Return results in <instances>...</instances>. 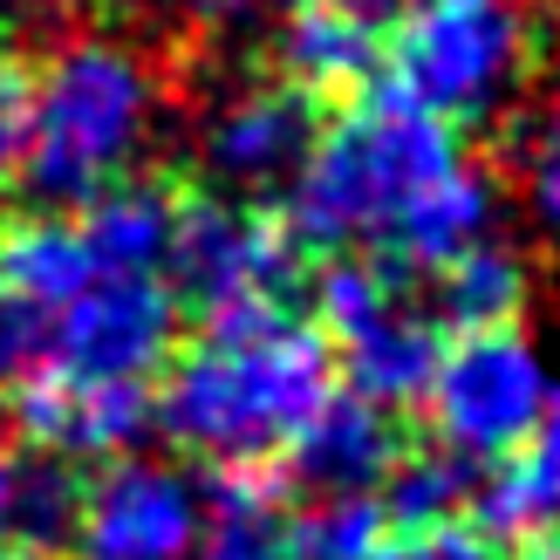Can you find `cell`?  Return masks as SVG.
Returning <instances> with one entry per match:
<instances>
[{"instance_id": "1", "label": "cell", "mask_w": 560, "mask_h": 560, "mask_svg": "<svg viewBox=\"0 0 560 560\" xmlns=\"http://www.w3.org/2000/svg\"><path fill=\"white\" fill-rule=\"evenodd\" d=\"M335 383V349L301 307H246L172 349L151 383V424L206 471L280 465Z\"/></svg>"}, {"instance_id": "2", "label": "cell", "mask_w": 560, "mask_h": 560, "mask_svg": "<svg viewBox=\"0 0 560 560\" xmlns=\"http://www.w3.org/2000/svg\"><path fill=\"white\" fill-rule=\"evenodd\" d=\"M452 172H465V130L376 75L370 90L328 103L280 219L307 254H383Z\"/></svg>"}, {"instance_id": "3", "label": "cell", "mask_w": 560, "mask_h": 560, "mask_svg": "<svg viewBox=\"0 0 560 560\" xmlns=\"http://www.w3.org/2000/svg\"><path fill=\"white\" fill-rule=\"evenodd\" d=\"M158 62L124 35L82 27L35 55V117H27L21 185L42 206L69 212L103 185L137 172L158 130Z\"/></svg>"}, {"instance_id": "4", "label": "cell", "mask_w": 560, "mask_h": 560, "mask_svg": "<svg viewBox=\"0 0 560 560\" xmlns=\"http://www.w3.org/2000/svg\"><path fill=\"white\" fill-rule=\"evenodd\" d=\"M540 69L520 0H397L383 21V82L438 109L452 130L499 124Z\"/></svg>"}, {"instance_id": "5", "label": "cell", "mask_w": 560, "mask_h": 560, "mask_svg": "<svg viewBox=\"0 0 560 560\" xmlns=\"http://www.w3.org/2000/svg\"><path fill=\"white\" fill-rule=\"evenodd\" d=\"M307 322L335 349L342 389L370 397L383 410H417L431 389V370L444 355V322L410 294V273L376 254H335L307 294Z\"/></svg>"}, {"instance_id": "6", "label": "cell", "mask_w": 560, "mask_h": 560, "mask_svg": "<svg viewBox=\"0 0 560 560\" xmlns=\"http://www.w3.org/2000/svg\"><path fill=\"white\" fill-rule=\"evenodd\" d=\"M307 246L280 219V206L233 199L212 185H178V219L172 246H164V280L185 315L219 322L246 315V307H294L301 294Z\"/></svg>"}, {"instance_id": "7", "label": "cell", "mask_w": 560, "mask_h": 560, "mask_svg": "<svg viewBox=\"0 0 560 560\" xmlns=\"http://www.w3.org/2000/svg\"><path fill=\"white\" fill-rule=\"evenodd\" d=\"M540 404H547V362L513 322V328L452 335L417 410L431 417V438L444 452L492 465V458L526 452V438L540 424Z\"/></svg>"}, {"instance_id": "8", "label": "cell", "mask_w": 560, "mask_h": 560, "mask_svg": "<svg viewBox=\"0 0 560 560\" xmlns=\"http://www.w3.org/2000/svg\"><path fill=\"white\" fill-rule=\"evenodd\" d=\"M178 342H185V307L172 294V280L158 267H103L90 288L48 315L42 370L103 376V383H158Z\"/></svg>"}, {"instance_id": "9", "label": "cell", "mask_w": 560, "mask_h": 560, "mask_svg": "<svg viewBox=\"0 0 560 560\" xmlns=\"http://www.w3.org/2000/svg\"><path fill=\"white\" fill-rule=\"evenodd\" d=\"M199 513L206 506L178 465L109 458L96 479H82L69 560H191Z\"/></svg>"}, {"instance_id": "10", "label": "cell", "mask_w": 560, "mask_h": 560, "mask_svg": "<svg viewBox=\"0 0 560 560\" xmlns=\"http://www.w3.org/2000/svg\"><path fill=\"white\" fill-rule=\"evenodd\" d=\"M0 424L69 465H109L151 431V383H103L69 370H35L0 389Z\"/></svg>"}, {"instance_id": "11", "label": "cell", "mask_w": 560, "mask_h": 560, "mask_svg": "<svg viewBox=\"0 0 560 560\" xmlns=\"http://www.w3.org/2000/svg\"><path fill=\"white\" fill-rule=\"evenodd\" d=\"M328 117V103H315L307 90H294L288 75L273 82H254V90H240L212 109L206 124V178L212 191H233V199H260V191L288 185L301 172L307 144H315V130Z\"/></svg>"}, {"instance_id": "12", "label": "cell", "mask_w": 560, "mask_h": 560, "mask_svg": "<svg viewBox=\"0 0 560 560\" xmlns=\"http://www.w3.org/2000/svg\"><path fill=\"white\" fill-rule=\"evenodd\" d=\"M404 452H410V438L397 424V410H383V404L335 383V397L294 431V444L280 452L273 471L301 492L342 499V492H383V479L397 471Z\"/></svg>"}, {"instance_id": "13", "label": "cell", "mask_w": 560, "mask_h": 560, "mask_svg": "<svg viewBox=\"0 0 560 560\" xmlns=\"http://www.w3.org/2000/svg\"><path fill=\"white\" fill-rule=\"evenodd\" d=\"M280 75L315 103H342L383 75V14L342 0H301L280 27Z\"/></svg>"}, {"instance_id": "14", "label": "cell", "mask_w": 560, "mask_h": 560, "mask_svg": "<svg viewBox=\"0 0 560 560\" xmlns=\"http://www.w3.org/2000/svg\"><path fill=\"white\" fill-rule=\"evenodd\" d=\"M82 513V465L0 424V547L21 560H69Z\"/></svg>"}, {"instance_id": "15", "label": "cell", "mask_w": 560, "mask_h": 560, "mask_svg": "<svg viewBox=\"0 0 560 560\" xmlns=\"http://www.w3.org/2000/svg\"><path fill=\"white\" fill-rule=\"evenodd\" d=\"M199 560H307L294 486L273 465L212 471V492L199 499Z\"/></svg>"}, {"instance_id": "16", "label": "cell", "mask_w": 560, "mask_h": 560, "mask_svg": "<svg viewBox=\"0 0 560 560\" xmlns=\"http://www.w3.org/2000/svg\"><path fill=\"white\" fill-rule=\"evenodd\" d=\"M178 172H130L117 185H103L96 199L69 206L90 233L103 267H158L164 273V246H172V219H178Z\"/></svg>"}, {"instance_id": "17", "label": "cell", "mask_w": 560, "mask_h": 560, "mask_svg": "<svg viewBox=\"0 0 560 560\" xmlns=\"http://www.w3.org/2000/svg\"><path fill=\"white\" fill-rule=\"evenodd\" d=\"M431 280V315L444 322V335H471V328H513L526 307V273L506 246H465L458 260H444Z\"/></svg>"}, {"instance_id": "18", "label": "cell", "mask_w": 560, "mask_h": 560, "mask_svg": "<svg viewBox=\"0 0 560 560\" xmlns=\"http://www.w3.org/2000/svg\"><path fill=\"white\" fill-rule=\"evenodd\" d=\"M27 117H35V55L14 48V42H0V199L21 185Z\"/></svg>"}, {"instance_id": "19", "label": "cell", "mask_w": 560, "mask_h": 560, "mask_svg": "<svg viewBox=\"0 0 560 560\" xmlns=\"http://www.w3.org/2000/svg\"><path fill=\"white\" fill-rule=\"evenodd\" d=\"M370 560H499V547L471 520H424V526H389Z\"/></svg>"}, {"instance_id": "20", "label": "cell", "mask_w": 560, "mask_h": 560, "mask_svg": "<svg viewBox=\"0 0 560 560\" xmlns=\"http://www.w3.org/2000/svg\"><path fill=\"white\" fill-rule=\"evenodd\" d=\"M526 191H534L540 219L560 233V82L547 90L534 130H526Z\"/></svg>"}, {"instance_id": "21", "label": "cell", "mask_w": 560, "mask_h": 560, "mask_svg": "<svg viewBox=\"0 0 560 560\" xmlns=\"http://www.w3.org/2000/svg\"><path fill=\"white\" fill-rule=\"evenodd\" d=\"M526 486H534V506H540V526H560V383H547V404H540V424L526 438Z\"/></svg>"}, {"instance_id": "22", "label": "cell", "mask_w": 560, "mask_h": 560, "mask_svg": "<svg viewBox=\"0 0 560 560\" xmlns=\"http://www.w3.org/2000/svg\"><path fill=\"white\" fill-rule=\"evenodd\" d=\"M172 14H185L191 27H219V21H233V14H246L254 0H164Z\"/></svg>"}, {"instance_id": "23", "label": "cell", "mask_w": 560, "mask_h": 560, "mask_svg": "<svg viewBox=\"0 0 560 560\" xmlns=\"http://www.w3.org/2000/svg\"><path fill=\"white\" fill-rule=\"evenodd\" d=\"M499 560H560V526H547V534H526L513 547H499Z\"/></svg>"}, {"instance_id": "24", "label": "cell", "mask_w": 560, "mask_h": 560, "mask_svg": "<svg viewBox=\"0 0 560 560\" xmlns=\"http://www.w3.org/2000/svg\"><path fill=\"white\" fill-rule=\"evenodd\" d=\"M288 8H301V0H288ZM342 8H370V14H383L389 0H342Z\"/></svg>"}, {"instance_id": "25", "label": "cell", "mask_w": 560, "mask_h": 560, "mask_svg": "<svg viewBox=\"0 0 560 560\" xmlns=\"http://www.w3.org/2000/svg\"><path fill=\"white\" fill-rule=\"evenodd\" d=\"M0 560H21V553H8V547H0Z\"/></svg>"}]
</instances>
